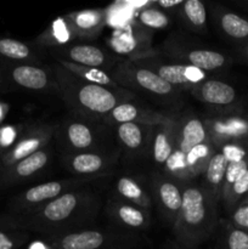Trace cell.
I'll list each match as a JSON object with an SVG mask.
<instances>
[{
    "label": "cell",
    "instance_id": "19",
    "mask_svg": "<svg viewBox=\"0 0 248 249\" xmlns=\"http://www.w3.org/2000/svg\"><path fill=\"white\" fill-rule=\"evenodd\" d=\"M214 19L219 31L229 40L240 45L248 43V18L221 6L214 10Z\"/></svg>",
    "mask_w": 248,
    "mask_h": 249
},
{
    "label": "cell",
    "instance_id": "32",
    "mask_svg": "<svg viewBox=\"0 0 248 249\" xmlns=\"http://www.w3.org/2000/svg\"><path fill=\"white\" fill-rule=\"evenodd\" d=\"M73 36H75L73 34L66 18H58L51 24L50 28L46 29L45 33L39 38V41L46 44V45L60 48V46H65L68 41L72 40Z\"/></svg>",
    "mask_w": 248,
    "mask_h": 249
},
{
    "label": "cell",
    "instance_id": "2",
    "mask_svg": "<svg viewBox=\"0 0 248 249\" xmlns=\"http://www.w3.org/2000/svg\"><path fill=\"white\" fill-rule=\"evenodd\" d=\"M56 72L66 99L74 105V108L87 116L106 117L112 109L124 102L117 90L84 82L61 65L56 68Z\"/></svg>",
    "mask_w": 248,
    "mask_h": 249
},
{
    "label": "cell",
    "instance_id": "18",
    "mask_svg": "<svg viewBox=\"0 0 248 249\" xmlns=\"http://www.w3.org/2000/svg\"><path fill=\"white\" fill-rule=\"evenodd\" d=\"M109 218L122 228L139 230L145 229L150 223V212L140 208L122 198H112L107 206Z\"/></svg>",
    "mask_w": 248,
    "mask_h": 249
},
{
    "label": "cell",
    "instance_id": "6",
    "mask_svg": "<svg viewBox=\"0 0 248 249\" xmlns=\"http://www.w3.org/2000/svg\"><path fill=\"white\" fill-rule=\"evenodd\" d=\"M211 140L204 121L196 116H187L177 119V142L173 155L165 163L164 172L174 179L182 160L189 152L201 143Z\"/></svg>",
    "mask_w": 248,
    "mask_h": 249
},
{
    "label": "cell",
    "instance_id": "13",
    "mask_svg": "<svg viewBox=\"0 0 248 249\" xmlns=\"http://www.w3.org/2000/svg\"><path fill=\"white\" fill-rule=\"evenodd\" d=\"M53 136V129L46 126H36L27 130L2 156V164L6 168L12 167L23 158L33 155L46 146Z\"/></svg>",
    "mask_w": 248,
    "mask_h": 249
},
{
    "label": "cell",
    "instance_id": "28",
    "mask_svg": "<svg viewBox=\"0 0 248 249\" xmlns=\"http://www.w3.org/2000/svg\"><path fill=\"white\" fill-rule=\"evenodd\" d=\"M180 19L190 31L197 33L207 32V10L199 0H186L177 9Z\"/></svg>",
    "mask_w": 248,
    "mask_h": 249
},
{
    "label": "cell",
    "instance_id": "4",
    "mask_svg": "<svg viewBox=\"0 0 248 249\" xmlns=\"http://www.w3.org/2000/svg\"><path fill=\"white\" fill-rule=\"evenodd\" d=\"M114 80L118 84L140 90L151 96H157L158 99L174 101L181 92L164 79H162L155 72L142 66H139L131 60H128L116 68Z\"/></svg>",
    "mask_w": 248,
    "mask_h": 249
},
{
    "label": "cell",
    "instance_id": "35",
    "mask_svg": "<svg viewBox=\"0 0 248 249\" xmlns=\"http://www.w3.org/2000/svg\"><path fill=\"white\" fill-rule=\"evenodd\" d=\"M230 223L248 232V195L230 212Z\"/></svg>",
    "mask_w": 248,
    "mask_h": 249
},
{
    "label": "cell",
    "instance_id": "41",
    "mask_svg": "<svg viewBox=\"0 0 248 249\" xmlns=\"http://www.w3.org/2000/svg\"><path fill=\"white\" fill-rule=\"evenodd\" d=\"M6 109H7V107L5 106V105L0 104V122L4 119V116H5V112H6Z\"/></svg>",
    "mask_w": 248,
    "mask_h": 249
},
{
    "label": "cell",
    "instance_id": "16",
    "mask_svg": "<svg viewBox=\"0 0 248 249\" xmlns=\"http://www.w3.org/2000/svg\"><path fill=\"white\" fill-rule=\"evenodd\" d=\"M53 50L57 53V61L74 63V65L85 66V67L100 68L108 66L111 58L100 48L88 44H77V45L60 46Z\"/></svg>",
    "mask_w": 248,
    "mask_h": 249
},
{
    "label": "cell",
    "instance_id": "23",
    "mask_svg": "<svg viewBox=\"0 0 248 249\" xmlns=\"http://www.w3.org/2000/svg\"><path fill=\"white\" fill-rule=\"evenodd\" d=\"M152 125L142 123H124L117 125V136L122 146L129 152L136 153L145 150L150 143Z\"/></svg>",
    "mask_w": 248,
    "mask_h": 249
},
{
    "label": "cell",
    "instance_id": "25",
    "mask_svg": "<svg viewBox=\"0 0 248 249\" xmlns=\"http://www.w3.org/2000/svg\"><path fill=\"white\" fill-rule=\"evenodd\" d=\"M116 191L119 198L133 203L150 212L152 207V196L138 180L131 177H122L116 182Z\"/></svg>",
    "mask_w": 248,
    "mask_h": 249
},
{
    "label": "cell",
    "instance_id": "7",
    "mask_svg": "<svg viewBox=\"0 0 248 249\" xmlns=\"http://www.w3.org/2000/svg\"><path fill=\"white\" fill-rule=\"evenodd\" d=\"M212 142L218 150L224 143L248 139V107L221 111L215 117L204 121Z\"/></svg>",
    "mask_w": 248,
    "mask_h": 249
},
{
    "label": "cell",
    "instance_id": "9",
    "mask_svg": "<svg viewBox=\"0 0 248 249\" xmlns=\"http://www.w3.org/2000/svg\"><path fill=\"white\" fill-rule=\"evenodd\" d=\"M48 242L53 249H116L128 243L101 230H79L51 236Z\"/></svg>",
    "mask_w": 248,
    "mask_h": 249
},
{
    "label": "cell",
    "instance_id": "33",
    "mask_svg": "<svg viewBox=\"0 0 248 249\" xmlns=\"http://www.w3.org/2000/svg\"><path fill=\"white\" fill-rule=\"evenodd\" d=\"M248 195V168L240 178L235 181V184L221 196V202L226 211L230 213L243 198Z\"/></svg>",
    "mask_w": 248,
    "mask_h": 249
},
{
    "label": "cell",
    "instance_id": "10",
    "mask_svg": "<svg viewBox=\"0 0 248 249\" xmlns=\"http://www.w3.org/2000/svg\"><path fill=\"white\" fill-rule=\"evenodd\" d=\"M191 94L208 106L219 108L220 112L243 106L235 88L223 80L206 79L192 88Z\"/></svg>",
    "mask_w": 248,
    "mask_h": 249
},
{
    "label": "cell",
    "instance_id": "20",
    "mask_svg": "<svg viewBox=\"0 0 248 249\" xmlns=\"http://www.w3.org/2000/svg\"><path fill=\"white\" fill-rule=\"evenodd\" d=\"M75 38H89L99 33L106 22L102 10H82L65 17Z\"/></svg>",
    "mask_w": 248,
    "mask_h": 249
},
{
    "label": "cell",
    "instance_id": "39",
    "mask_svg": "<svg viewBox=\"0 0 248 249\" xmlns=\"http://www.w3.org/2000/svg\"><path fill=\"white\" fill-rule=\"evenodd\" d=\"M237 57L241 62L248 65V43L243 44V45L238 46L237 50Z\"/></svg>",
    "mask_w": 248,
    "mask_h": 249
},
{
    "label": "cell",
    "instance_id": "8",
    "mask_svg": "<svg viewBox=\"0 0 248 249\" xmlns=\"http://www.w3.org/2000/svg\"><path fill=\"white\" fill-rule=\"evenodd\" d=\"M172 60L185 65L194 66L203 72H218L228 70L232 60L228 55L206 48H194L182 44L181 40L170 39L165 49Z\"/></svg>",
    "mask_w": 248,
    "mask_h": 249
},
{
    "label": "cell",
    "instance_id": "38",
    "mask_svg": "<svg viewBox=\"0 0 248 249\" xmlns=\"http://www.w3.org/2000/svg\"><path fill=\"white\" fill-rule=\"evenodd\" d=\"M182 0H158V1L152 2L155 6H157L160 10H177L181 6Z\"/></svg>",
    "mask_w": 248,
    "mask_h": 249
},
{
    "label": "cell",
    "instance_id": "30",
    "mask_svg": "<svg viewBox=\"0 0 248 249\" xmlns=\"http://www.w3.org/2000/svg\"><path fill=\"white\" fill-rule=\"evenodd\" d=\"M0 57L28 65L35 62L33 49L28 44L12 38H0Z\"/></svg>",
    "mask_w": 248,
    "mask_h": 249
},
{
    "label": "cell",
    "instance_id": "42",
    "mask_svg": "<svg viewBox=\"0 0 248 249\" xmlns=\"http://www.w3.org/2000/svg\"><path fill=\"white\" fill-rule=\"evenodd\" d=\"M240 5H241V6L245 7V9L247 10V11H248V1H243V2H241Z\"/></svg>",
    "mask_w": 248,
    "mask_h": 249
},
{
    "label": "cell",
    "instance_id": "22",
    "mask_svg": "<svg viewBox=\"0 0 248 249\" xmlns=\"http://www.w3.org/2000/svg\"><path fill=\"white\" fill-rule=\"evenodd\" d=\"M10 79L18 87L27 90H45L49 87L50 78L44 68L36 65L19 63L10 70Z\"/></svg>",
    "mask_w": 248,
    "mask_h": 249
},
{
    "label": "cell",
    "instance_id": "37",
    "mask_svg": "<svg viewBox=\"0 0 248 249\" xmlns=\"http://www.w3.org/2000/svg\"><path fill=\"white\" fill-rule=\"evenodd\" d=\"M17 133L14 126L6 125L0 128V148H6L15 145Z\"/></svg>",
    "mask_w": 248,
    "mask_h": 249
},
{
    "label": "cell",
    "instance_id": "40",
    "mask_svg": "<svg viewBox=\"0 0 248 249\" xmlns=\"http://www.w3.org/2000/svg\"><path fill=\"white\" fill-rule=\"evenodd\" d=\"M27 249H53L48 241H34Z\"/></svg>",
    "mask_w": 248,
    "mask_h": 249
},
{
    "label": "cell",
    "instance_id": "24",
    "mask_svg": "<svg viewBox=\"0 0 248 249\" xmlns=\"http://www.w3.org/2000/svg\"><path fill=\"white\" fill-rule=\"evenodd\" d=\"M49 158H50V153L49 151H46V148L36 151L35 153L23 158L12 167L6 168V172L4 174V181L16 182L33 177L48 164Z\"/></svg>",
    "mask_w": 248,
    "mask_h": 249
},
{
    "label": "cell",
    "instance_id": "34",
    "mask_svg": "<svg viewBox=\"0 0 248 249\" xmlns=\"http://www.w3.org/2000/svg\"><path fill=\"white\" fill-rule=\"evenodd\" d=\"M224 231V249H248V232L229 221Z\"/></svg>",
    "mask_w": 248,
    "mask_h": 249
},
{
    "label": "cell",
    "instance_id": "17",
    "mask_svg": "<svg viewBox=\"0 0 248 249\" xmlns=\"http://www.w3.org/2000/svg\"><path fill=\"white\" fill-rule=\"evenodd\" d=\"M111 123H116L117 125L124 123H142L155 125V124L163 123L173 119L174 117L165 113H158L156 111L143 108L136 104L124 101L119 104L116 108L112 109L106 116Z\"/></svg>",
    "mask_w": 248,
    "mask_h": 249
},
{
    "label": "cell",
    "instance_id": "29",
    "mask_svg": "<svg viewBox=\"0 0 248 249\" xmlns=\"http://www.w3.org/2000/svg\"><path fill=\"white\" fill-rule=\"evenodd\" d=\"M58 65H61L65 70H67L68 72H71L84 82L101 85V87L108 88L112 90H119V88H121L118 83L114 80V78L109 77L107 72H105V70L85 67V66L74 65V63L65 62V61H58Z\"/></svg>",
    "mask_w": 248,
    "mask_h": 249
},
{
    "label": "cell",
    "instance_id": "27",
    "mask_svg": "<svg viewBox=\"0 0 248 249\" xmlns=\"http://www.w3.org/2000/svg\"><path fill=\"white\" fill-rule=\"evenodd\" d=\"M228 160L219 150L215 151L209 160L206 169H204V185L203 186L213 195L218 202L221 201V190H223L224 178H225Z\"/></svg>",
    "mask_w": 248,
    "mask_h": 249
},
{
    "label": "cell",
    "instance_id": "3",
    "mask_svg": "<svg viewBox=\"0 0 248 249\" xmlns=\"http://www.w3.org/2000/svg\"><path fill=\"white\" fill-rule=\"evenodd\" d=\"M91 208H95V204L90 194L68 191L34 209L32 225L39 230L53 231L56 226H65L72 219L85 215V212Z\"/></svg>",
    "mask_w": 248,
    "mask_h": 249
},
{
    "label": "cell",
    "instance_id": "31",
    "mask_svg": "<svg viewBox=\"0 0 248 249\" xmlns=\"http://www.w3.org/2000/svg\"><path fill=\"white\" fill-rule=\"evenodd\" d=\"M135 23L143 29L159 31L169 26L170 18L163 10L150 4V6L143 7L136 12Z\"/></svg>",
    "mask_w": 248,
    "mask_h": 249
},
{
    "label": "cell",
    "instance_id": "26",
    "mask_svg": "<svg viewBox=\"0 0 248 249\" xmlns=\"http://www.w3.org/2000/svg\"><path fill=\"white\" fill-rule=\"evenodd\" d=\"M63 138L73 150L90 152L96 143V131L87 123L73 121L67 123L63 129Z\"/></svg>",
    "mask_w": 248,
    "mask_h": 249
},
{
    "label": "cell",
    "instance_id": "11",
    "mask_svg": "<svg viewBox=\"0 0 248 249\" xmlns=\"http://www.w3.org/2000/svg\"><path fill=\"white\" fill-rule=\"evenodd\" d=\"M152 194L163 218L174 225L182 206V185L170 177H157L152 181Z\"/></svg>",
    "mask_w": 248,
    "mask_h": 249
},
{
    "label": "cell",
    "instance_id": "12",
    "mask_svg": "<svg viewBox=\"0 0 248 249\" xmlns=\"http://www.w3.org/2000/svg\"><path fill=\"white\" fill-rule=\"evenodd\" d=\"M94 178V177H92ZM92 178H82L75 180H57L39 184L24 191L17 199L16 206L18 208H32L34 211L43 204L57 198L61 195L68 192V190L78 186L79 184L89 181Z\"/></svg>",
    "mask_w": 248,
    "mask_h": 249
},
{
    "label": "cell",
    "instance_id": "1",
    "mask_svg": "<svg viewBox=\"0 0 248 249\" xmlns=\"http://www.w3.org/2000/svg\"><path fill=\"white\" fill-rule=\"evenodd\" d=\"M218 203L204 186L182 185V206L173 225L182 247L195 248L213 235L218 226Z\"/></svg>",
    "mask_w": 248,
    "mask_h": 249
},
{
    "label": "cell",
    "instance_id": "15",
    "mask_svg": "<svg viewBox=\"0 0 248 249\" xmlns=\"http://www.w3.org/2000/svg\"><path fill=\"white\" fill-rule=\"evenodd\" d=\"M177 119L175 118L152 125L148 146L153 162L157 165L164 167L173 155L177 142Z\"/></svg>",
    "mask_w": 248,
    "mask_h": 249
},
{
    "label": "cell",
    "instance_id": "21",
    "mask_svg": "<svg viewBox=\"0 0 248 249\" xmlns=\"http://www.w3.org/2000/svg\"><path fill=\"white\" fill-rule=\"evenodd\" d=\"M112 160L113 157H108L107 155H102V153L95 152V151L78 152L68 158L67 167L74 174L82 175L84 178H92L106 169Z\"/></svg>",
    "mask_w": 248,
    "mask_h": 249
},
{
    "label": "cell",
    "instance_id": "14",
    "mask_svg": "<svg viewBox=\"0 0 248 249\" xmlns=\"http://www.w3.org/2000/svg\"><path fill=\"white\" fill-rule=\"evenodd\" d=\"M109 44L117 53L130 56V60L151 55L150 34L136 23L134 27L117 29Z\"/></svg>",
    "mask_w": 248,
    "mask_h": 249
},
{
    "label": "cell",
    "instance_id": "36",
    "mask_svg": "<svg viewBox=\"0 0 248 249\" xmlns=\"http://www.w3.org/2000/svg\"><path fill=\"white\" fill-rule=\"evenodd\" d=\"M23 235L0 230V249H16L23 242Z\"/></svg>",
    "mask_w": 248,
    "mask_h": 249
},
{
    "label": "cell",
    "instance_id": "5",
    "mask_svg": "<svg viewBox=\"0 0 248 249\" xmlns=\"http://www.w3.org/2000/svg\"><path fill=\"white\" fill-rule=\"evenodd\" d=\"M172 60V58H170ZM135 63L139 66L148 68L156 74L159 75L162 79L169 83L170 85L177 90H190L191 91L192 88L196 87L199 83L204 82L208 79V75L206 72L198 70V68L194 67V66L185 65V63L177 62V61H164L162 57H157V56L147 55L142 56V57L134 58Z\"/></svg>",
    "mask_w": 248,
    "mask_h": 249
}]
</instances>
